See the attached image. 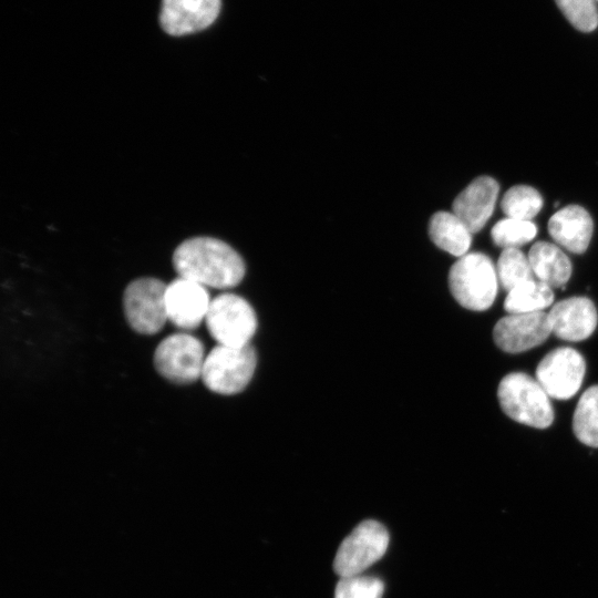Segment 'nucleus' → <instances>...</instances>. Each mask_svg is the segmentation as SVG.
<instances>
[{"label": "nucleus", "mask_w": 598, "mask_h": 598, "mask_svg": "<svg viewBox=\"0 0 598 598\" xmlns=\"http://www.w3.org/2000/svg\"><path fill=\"white\" fill-rule=\"evenodd\" d=\"M173 266L178 277L216 289L237 286L246 272L241 256L225 241L213 237L184 240L173 254Z\"/></svg>", "instance_id": "nucleus-1"}, {"label": "nucleus", "mask_w": 598, "mask_h": 598, "mask_svg": "<svg viewBox=\"0 0 598 598\" xmlns=\"http://www.w3.org/2000/svg\"><path fill=\"white\" fill-rule=\"evenodd\" d=\"M497 399L503 412L518 423L546 429L554 421L550 396L526 373L506 374L498 384Z\"/></svg>", "instance_id": "nucleus-2"}, {"label": "nucleus", "mask_w": 598, "mask_h": 598, "mask_svg": "<svg viewBox=\"0 0 598 598\" xmlns=\"http://www.w3.org/2000/svg\"><path fill=\"white\" fill-rule=\"evenodd\" d=\"M448 287L454 299L473 311L488 309L497 295L498 278L492 260L482 252L460 257L448 272Z\"/></svg>", "instance_id": "nucleus-3"}, {"label": "nucleus", "mask_w": 598, "mask_h": 598, "mask_svg": "<svg viewBox=\"0 0 598 598\" xmlns=\"http://www.w3.org/2000/svg\"><path fill=\"white\" fill-rule=\"evenodd\" d=\"M256 365V351L250 344L244 347L217 344L206 355L200 378L215 393L236 394L248 385Z\"/></svg>", "instance_id": "nucleus-4"}, {"label": "nucleus", "mask_w": 598, "mask_h": 598, "mask_svg": "<svg viewBox=\"0 0 598 598\" xmlns=\"http://www.w3.org/2000/svg\"><path fill=\"white\" fill-rule=\"evenodd\" d=\"M206 327L218 344L244 347L257 330V317L250 303L235 293H221L212 299Z\"/></svg>", "instance_id": "nucleus-5"}, {"label": "nucleus", "mask_w": 598, "mask_h": 598, "mask_svg": "<svg viewBox=\"0 0 598 598\" xmlns=\"http://www.w3.org/2000/svg\"><path fill=\"white\" fill-rule=\"evenodd\" d=\"M388 545L389 533L381 523L373 519L360 523L337 550L334 573L340 577L362 574L384 555Z\"/></svg>", "instance_id": "nucleus-6"}, {"label": "nucleus", "mask_w": 598, "mask_h": 598, "mask_svg": "<svg viewBox=\"0 0 598 598\" xmlns=\"http://www.w3.org/2000/svg\"><path fill=\"white\" fill-rule=\"evenodd\" d=\"M166 286L156 278H138L125 288L123 308L132 329L143 334L158 332L166 321Z\"/></svg>", "instance_id": "nucleus-7"}, {"label": "nucleus", "mask_w": 598, "mask_h": 598, "mask_svg": "<svg viewBox=\"0 0 598 598\" xmlns=\"http://www.w3.org/2000/svg\"><path fill=\"white\" fill-rule=\"evenodd\" d=\"M203 343L189 333H174L163 339L154 352V365L165 379L179 384L202 377L205 361Z\"/></svg>", "instance_id": "nucleus-8"}, {"label": "nucleus", "mask_w": 598, "mask_h": 598, "mask_svg": "<svg viewBox=\"0 0 598 598\" xmlns=\"http://www.w3.org/2000/svg\"><path fill=\"white\" fill-rule=\"evenodd\" d=\"M586 373L584 357L568 347L547 353L536 368V380L556 400H568L580 389Z\"/></svg>", "instance_id": "nucleus-9"}, {"label": "nucleus", "mask_w": 598, "mask_h": 598, "mask_svg": "<svg viewBox=\"0 0 598 598\" xmlns=\"http://www.w3.org/2000/svg\"><path fill=\"white\" fill-rule=\"evenodd\" d=\"M551 333L548 313H509L493 329L496 346L508 353H519L542 344Z\"/></svg>", "instance_id": "nucleus-10"}, {"label": "nucleus", "mask_w": 598, "mask_h": 598, "mask_svg": "<svg viewBox=\"0 0 598 598\" xmlns=\"http://www.w3.org/2000/svg\"><path fill=\"white\" fill-rule=\"evenodd\" d=\"M168 320L185 330L197 328L206 318L210 299L206 287L182 277L166 286Z\"/></svg>", "instance_id": "nucleus-11"}, {"label": "nucleus", "mask_w": 598, "mask_h": 598, "mask_svg": "<svg viewBox=\"0 0 598 598\" xmlns=\"http://www.w3.org/2000/svg\"><path fill=\"white\" fill-rule=\"evenodd\" d=\"M551 333L566 341H582L596 330L598 315L594 302L586 297H570L550 309Z\"/></svg>", "instance_id": "nucleus-12"}, {"label": "nucleus", "mask_w": 598, "mask_h": 598, "mask_svg": "<svg viewBox=\"0 0 598 598\" xmlns=\"http://www.w3.org/2000/svg\"><path fill=\"white\" fill-rule=\"evenodd\" d=\"M220 10V0H163L161 24L171 35H185L210 25Z\"/></svg>", "instance_id": "nucleus-13"}, {"label": "nucleus", "mask_w": 598, "mask_h": 598, "mask_svg": "<svg viewBox=\"0 0 598 598\" xmlns=\"http://www.w3.org/2000/svg\"><path fill=\"white\" fill-rule=\"evenodd\" d=\"M498 184L489 176L472 181L454 199L452 212L472 234L481 230L493 214Z\"/></svg>", "instance_id": "nucleus-14"}, {"label": "nucleus", "mask_w": 598, "mask_h": 598, "mask_svg": "<svg viewBox=\"0 0 598 598\" xmlns=\"http://www.w3.org/2000/svg\"><path fill=\"white\" fill-rule=\"evenodd\" d=\"M592 229L591 216L578 205L557 210L548 221V231L553 239L575 254H582L588 248Z\"/></svg>", "instance_id": "nucleus-15"}, {"label": "nucleus", "mask_w": 598, "mask_h": 598, "mask_svg": "<svg viewBox=\"0 0 598 598\" xmlns=\"http://www.w3.org/2000/svg\"><path fill=\"white\" fill-rule=\"evenodd\" d=\"M535 278L550 288L564 287L571 275L567 255L555 244L538 241L528 252Z\"/></svg>", "instance_id": "nucleus-16"}, {"label": "nucleus", "mask_w": 598, "mask_h": 598, "mask_svg": "<svg viewBox=\"0 0 598 598\" xmlns=\"http://www.w3.org/2000/svg\"><path fill=\"white\" fill-rule=\"evenodd\" d=\"M429 236L440 249L458 258L472 243V233L453 212L435 213L429 221Z\"/></svg>", "instance_id": "nucleus-17"}, {"label": "nucleus", "mask_w": 598, "mask_h": 598, "mask_svg": "<svg viewBox=\"0 0 598 598\" xmlns=\"http://www.w3.org/2000/svg\"><path fill=\"white\" fill-rule=\"evenodd\" d=\"M553 301V289L534 279L508 291L504 301V309L508 313L539 312L548 308Z\"/></svg>", "instance_id": "nucleus-18"}, {"label": "nucleus", "mask_w": 598, "mask_h": 598, "mask_svg": "<svg viewBox=\"0 0 598 598\" xmlns=\"http://www.w3.org/2000/svg\"><path fill=\"white\" fill-rule=\"evenodd\" d=\"M573 431L582 444L598 447V385L581 394L573 416Z\"/></svg>", "instance_id": "nucleus-19"}, {"label": "nucleus", "mask_w": 598, "mask_h": 598, "mask_svg": "<svg viewBox=\"0 0 598 598\" xmlns=\"http://www.w3.org/2000/svg\"><path fill=\"white\" fill-rule=\"evenodd\" d=\"M501 286L508 292L515 287L535 279L528 256L519 248L504 249L496 265Z\"/></svg>", "instance_id": "nucleus-20"}, {"label": "nucleus", "mask_w": 598, "mask_h": 598, "mask_svg": "<svg viewBox=\"0 0 598 598\" xmlns=\"http://www.w3.org/2000/svg\"><path fill=\"white\" fill-rule=\"evenodd\" d=\"M501 206L508 218L532 220L542 209L543 198L535 188L516 185L505 193Z\"/></svg>", "instance_id": "nucleus-21"}, {"label": "nucleus", "mask_w": 598, "mask_h": 598, "mask_svg": "<svg viewBox=\"0 0 598 598\" xmlns=\"http://www.w3.org/2000/svg\"><path fill=\"white\" fill-rule=\"evenodd\" d=\"M537 228L532 220L505 218L496 223L491 231L495 245L507 248H519L535 238Z\"/></svg>", "instance_id": "nucleus-22"}, {"label": "nucleus", "mask_w": 598, "mask_h": 598, "mask_svg": "<svg viewBox=\"0 0 598 598\" xmlns=\"http://www.w3.org/2000/svg\"><path fill=\"white\" fill-rule=\"evenodd\" d=\"M383 590L384 585L381 579L360 574L340 577L334 598H382Z\"/></svg>", "instance_id": "nucleus-23"}, {"label": "nucleus", "mask_w": 598, "mask_h": 598, "mask_svg": "<svg viewBox=\"0 0 598 598\" xmlns=\"http://www.w3.org/2000/svg\"><path fill=\"white\" fill-rule=\"evenodd\" d=\"M566 19L581 32H591L598 25L596 0H555Z\"/></svg>", "instance_id": "nucleus-24"}, {"label": "nucleus", "mask_w": 598, "mask_h": 598, "mask_svg": "<svg viewBox=\"0 0 598 598\" xmlns=\"http://www.w3.org/2000/svg\"><path fill=\"white\" fill-rule=\"evenodd\" d=\"M598 2V0H596Z\"/></svg>", "instance_id": "nucleus-25"}]
</instances>
